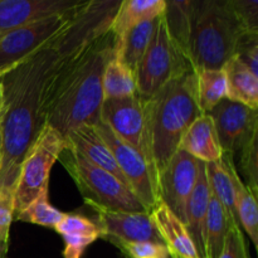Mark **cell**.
<instances>
[{"label":"cell","instance_id":"obj_16","mask_svg":"<svg viewBox=\"0 0 258 258\" xmlns=\"http://www.w3.org/2000/svg\"><path fill=\"white\" fill-rule=\"evenodd\" d=\"M178 150L185 151L202 163H213L223 156L213 118L209 113H202L184 133Z\"/></svg>","mask_w":258,"mask_h":258},{"label":"cell","instance_id":"obj_1","mask_svg":"<svg viewBox=\"0 0 258 258\" xmlns=\"http://www.w3.org/2000/svg\"><path fill=\"white\" fill-rule=\"evenodd\" d=\"M59 35L0 76L4 88L0 185H15L23 159L47 126L48 103L58 73L73 53L83 49H68Z\"/></svg>","mask_w":258,"mask_h":258},{"label":"cell","instance_id":"obj_17","mask_svg":"<svg viewBox=\"0 0 258 258\" xmlns=\"http://www.w3.org/2000/svg\"><path fill=\"white\" fill-rule=\"evenodd\" d=\"M211 188L206 173V163L202 164L198 180L186 204L185 227L196 246L199 258H206V224L208 216Z\"/></svg>","mask_w":258,"mask_h":258},{"label":"cell","instance_id":"obj_27","mask_svg":"<svg viewBox=\"0 0 258 258\" xmlns=\"http://www.w3.org/2000/svg\"><path fill=\"white\" fill-rule=\"evenodd\" d=\"M231 227L233 226L229 222L226 211L212 194L206 224V258H218Z\"/></svg>","mask_w":258,"mask_h":258},{"label":"cell","instance_id":"obj_28","mask_svg":"<svg viewBox=\"0 0 258 258\" xmlns=\"http://www.w3.org/2000/svg\"><path fill=\"white\" fill-rule=\"evenodd\" d=\"M64 216L66 213H62L49 203L48 196H42L19 212L15 218L25 223L54 228L64 218Z\"/></svg>","mask_w":258,"mask_h":258},{"label":"cell","instance_id":"obj_40","mask_svg":"<svg viewBox=\"0 0 258 258\" xmlns=\"http://www.w3.org/2000/svg\"><path fill=\"white\" fill-rule=\"evenodd\" d=\"M0 113H2V112H0Z\"/></svg>","mask_w":258,"mask_h":258},{"label":"cell","instance_id":"obj_5","mask_svg":"<svg viewBox=\"0 0 258 258\" xmlns=\"http://www.w3.org/2000/svg\"><path fill=\"white\" fill-rule=\"evenodd\" d=\"M58 160L72 176L86 203L95 211L149 212L127 185L112 174L93 165L68 144Z\"/></svg>","mask_w":258,"mask_h":258},{"label":"cell","instance_id":"obj_6","mask_svg":"<svg viewBox=\"0 0 258 258\" xmlns=\"http://www.w3.org/2000/svg\"><path fill=\"white\" fill-rule=\"evenodd\" d=\"M189 72H194L193 66L170 35L163 14L135 71L136 93L149 100L169 82Z\"/></svg>","mask_w":258,"mask_h":258},{"label":"cell","instance_id":"obj_25","mask_svg":"<svg viewBox=\"0 0 258 258\" xmlns=\"http://www.w3.org/2000/svg\"><path fill=\"white\" fill-rule=\"evenodd\" d=\"M194 4H196L194 0L166 2V8L164 12V18L168 24L170 35L180 47V49L185 53L186 57H188L189 39H190L191 24H193Z\"/></svg>","mask_w":258,"mask_h":258},{"label":"cell","instance_id":"obj_39","mask_svg":"<svg viewBox=\"0 0 258 258\" xmlns=\"http://www.w3.org/2000/svg\"><path fill=\"white\" fill-rule=\"evenodd\" d=\"M173 258H181V257H179V256H173Z\"/></svg>","mask_w":258,"mask_h":258},{"label":"cell","instance_id":"obj_18","mask_svg":"<svg viewBox=\"0 0 258 258\" xmlns=\"http://www.w3.org/2000/svg\"><path fill=\"white\" fill-rule=\"evenodd\" d=\"M151 218L173 256L181 258H199L196 246L189 236L186 227L161 199H158L150 211Z\"/></svg>","mask_w":258,"mask_h":258},{"label":"cell","instance_id":"obj_12","mask_svg":"<svg viewBox=\"0 0 258 258\" xmlns=\"http://www.w3.org/2000/svg\"><path fill=\"white\" fill-rule=\"evenodd\" d=\"M209 115L213 118L223 154L237 155L258 134V111L242 103L223 100Z\"/></svg>","mask_w":258,"mask_h":258},{"label":"cell","instance_id":"obj_11","mask_svg":"<svg viewBox=\"0 0 258 258\" xmlns=\"http://www.w3.org/2000/svg\"><path fill=\"white\" fill-rule=\"evenodd\" d=\"M202 164V161L185 151L176 150L164 170L159 174V199H161L183 223H185L186 204L198 180Z\"/></svg>","mask_w":258,"mask_h":258},{"label":"cell","instance_id":"obj_21","mask_svg":"<svg viewBox=\"0 0 258 258\" xmlns=\"http://www.w3.org/2000/svg\"><path fill=\"white\" fill-rule=\"evenodd\" d=\"M165 0H123L113 17L110 30L115 40L121 39L131 28L164 14Z\"/></svg>","mask_w":258,"mask_h":258},{"label":"cell","instance_id":"obj_20","mask_svg":"<svg viewBox=\"0 0 258 258\" xmlns=\"http://www.w3.org/2000/svg\"><path fill=\"white\" fill-rule=\"evenodd\" d=\"M223 71L227 81V100L258 111V76L236 55L223 66Z\"/></svg>","mask_w":258,"mask_h":258},{"label":"cell","instance_id":"obj_14","mask_svg":"<svg viewBox=\"0 0 258 258\" xmlns=\"http://www.w3.org/2000/svg\"><path fill=\"white\" fill-rule=\"evenodd\" d=\"M85 0H0V35L52 15L63 14Z\"/></svg>","mask_w":258,"mask_h":258},{"label":"cell","instance_id":"obj_38","mask_svg":"<svg viewBox=\"0 0 258 258\" xmlns=\"http://www.w3.org/2000/svg\"><path fill=\"white\" fill-rule=\"evenodd\" d=\"M3 160V141H2V133H0V168H2Z\"/></svg>","mask_w":258,"mask_h":258},{"label":"cell","instance_id":"obj_4","mask_svg":"<svg viewBox=\"0 0 258 258\" xmlns=\"http://www.w3.org/2000/svg\"><path fill=\"white\" fill-rule=\"evenodd\" d=\"M244 34L248 32L234 14L228 0L196 2L188 47V58L194 71L223 68L236 55Z\"/></svg>","mask_w":258,"mask_h":258},{"label":"cell","instance_id":"obj_15","mask_svg":"<svg viewBox=\"0 0 258 258\" xmlns=\"http://www.w3.org/2000/svg\"><path fill=\"white\" fill-rule=\"evenodd\" d=\"M66 141L71 148L75 149L90 163L112 174L113 176H116L118 180H121L130 188L122 171L120 170L117 163H116L112 151L108 148L107 144L102 140V138L98 135L95 125H82L75 128L68 134Z\"/></svg>","mask_w":258,"mask_h":258},{"label":"cell","instance_id":"obj_8","mask_svg":"<svg viewBox=\"0 0 258 258\" xmlns=\"http://www.w3.org/2000/svg\"><path fill=\"white\" fill-rule=\"evenodd\" d=\"M87 3L63 14L52 15L0 35V76L7 73L38 50L50 44L72 25L81 8Z\"/></svg>","mask_w":258,"mask_h":258},{"label":"cell","instance_id":"obj_32","mask_svg":"<svg viewBox=\"0 0 258 258\" xmlns=\"http://www.w3.org/2000/svg\"><path fill=\"white\" fill-rule=\"evenodd\" d=\"M55 232L60 236L66 234H82V236L101 237L100 228L95 222L78 214H66L64 218L54 227Z\"/></svg>","mask_w":258,"mask_h":258},{"label":"cell","instance_id":"obj_22","mask_svg":"<svg viewBox=\"0 0 258 258\" xmlns=\"http://www.w3.org/2000/svg\"><path fill=\"white\" fill-rule=\"evenodd\" d=\"M159 18L135 25L121 39L115 40V57L127 66L134 75L150 43L154 30L158 25Z\"/></svg>","mask_w":258,"mask_h":258},{"label":"cell","instance_id":"obj_2","mask_svg":"<svg viewBox=\"0 0 258 258\" xmlns=\"http://www.w3.org/2000/svg\"><path fill=\"white\" fill-rule=\"evenodd\" d=\"M113 55L115 37L108 30L73 53L58 73L48 103L47 125L64 139L75 128L100 121L103 70Z\"/></svg>","mask_w":258,"mask_h":258},{"label":"cell","instance_id":"obj_24","mask_svg":"<svg viewBox=\"0 0 258 258\" xmlns=\"http://www.w3.org/2000/svg\"><path fill=\"white\" fill-rule=\"evenodd\" d=\"M233 181L236 189V212L238 217L239 227L248 234L254 247H258V206L257 196L244 184L241 175L233 169Z\"/></svg>","mask_w":258,"mask_h":258},{"label":"cell","instance_id":"obj_31","mask_svg":"<svg viewBox=\"0 0 258 258\" xmlns=\"http://www.w3.org/2000/svg\"><path fill=\"white\" fill-rule=\"evenodd\" d=\"M130 258H173L168 247L154 242H115Z\"/></svg>","mask_w":258,"mask_h":258},{"label":"cell","instance_id":"obj_3","mask_svg":"<svg viewBox=\"0 0 258 258\" xmlns=\"http://www.w3.org/2000/svg\"><path fill=\"white\" fill-rule=\"evenodd\" d=\"M149 139L156 174L176 153L184 133L202 115L197 97L196 72H189L164 86L145 100Z\"/></svg>","mask_w":258,"mask_h":258},{"label":"cell","instance_id":"obj_34","mask_svg":"<svg viewBox=\"0 0 258 258\" xmlns=\"http://www.w3.org/2000/svg\"><path fill=\"white\" fill-rule=\"evenodd\" d=\"M218 258H251L243 232L239 227H231L227 233L223 248Z\"/></svg>","mask_w":258,"mask_h":258},{"label":"cell","instance_id":"obj_7","mask_svg":"<svg viewBox=\"0 0 258 258\" xmlns=\"http://www.w3.org/2000/svg\"><path fill=\"white\" fill-rule=\"evenodd\" d=\"M67 145L59 133L45 126L20 164L14 188V217L32 202L48 196L53 165Z\"/></svg>","mask_w":258,"mask_h":258},{"label":"cell","instance_id":"obj_26","mask_svg":"<svg viewBox=\"0 0 258 258\" xmlns=\"http://www.w3.org/2000/svg\"><path fill=\"white\" fill-rule=\"evenodd\" d=\"M103 100L128 97L136 93L135 75L113 55L105 66L102 75Z\"/></svg>","mask_w":258,"mask_h":258},{"label":"cell","instance_id":"obj_23","mask_svg":"<svg viewBox=\"0 0 258 258\" xmlns=\"http://www.w3.org/2000/svg\"><path fill=\"white\" fill-rule=\"evenodd\" d=\"M197 77V97L202 113L211 111L227 98V81L223 68L194 71Z\"/></svg>","mask_w":258,"mask_h":258},{"label":"cell","instance_id":"obj_9","mask_svg":"<svg viewBox=\"0 0 258 258\" xmlns=\"http://www.w3.org/2000/svg\"><path fill=\"white\" fill-rule=\"evenodd\" d=\"M100 121L105 122L123 143L135 149L156 174L149 139L145 100L138 93L122 98H106L101 106Z\"/></svg>","mask_w":258,"mask_h":258},{"label":"cell","instance_id":"obj_30","mask_svg":"<svg viewBox=\"0 0 258 258\" xmlns=\"http://www.w3.org/2000/svg\"><path fill=\"white\" fill-rule=\"evenodd\" d=\"M15 185H0V258H5L9 242V231L14 218Z\"/></svg>","mask_w":258,"mask_h":258},{"label":"cell","instance_id":"obj_29","mask_svg":"<svg viewBox=\"0 0 258 258\" xmlns=\"http://www.w3.org/2000/svg\"><path fill=\"white\" fill-rule=\"evenodd\" d=\"M258 134L248 141L246 146L238 153V168L246 180V185L254 196L258 193Z\"/></svg>","mask_w":258,"mask_h":258},{"label":"cell","instance_id":"obj_19","mask_svg":"<svg viewBox=\"0 0 258 258\" xmlns=\"http://www.w3.org/2000/svg\"><path fill=\"white\" fill-rule=\"evenodd\" d=\"M234 168H236L234 158L228 154H223L221 160L206 164V173L211 193L222 204L232 226L239 227L236 212V189L233 181Z\"/></svg>","mask_w":258,"mask_h":258},{"label":"cell","instance_id":"obj_10","mask_svg":"<svg viewBox=\"0 0 258 258\" xmlns=\"http://www.w3.org/2000/svg\"><path fill=\"white\" fill-rule=\"evenodd\" d=\"M95 127L112 151L116 163L127 180L131 190L150 212L159 199L158 176L155 171L135 149L123 143L105 122L98 121Z\"/></svg>","mask_w":258,"mask_h":258},{"label":"cell","instance_id":"obj_33","mask_svg":"<svg viewBox=\"0 0 258 258\" xmlns=\"http://www.w3.org/2000/svg\"><path fill=\"white\" fill-rule=\"evenodd\" d=\"M234 14L248 33L258 34V2L257 0H228Z\"/></svg>","mask_w":258,"mask_h":258},{"label":"cell","instance_id":"obj_13","mask_svg":"<svg viewBox=\"0 0 258 258\" xmlns=\"http://www.w3.org/2000/svg\"><path fill=\"white\" fill-rule=\"evenodd\" d=\"M97 227L101 237L111 242H154L164 243L150 212L128 213L97 209Z\"/></svg>","mask_w":258,"mask_h":258},{"label":"cell","instance_id":"obj_35","mask_svg":"<svg viewBox=\"0 0 258 258\" xmlns=\"http://www.w3.org/2000/svg\"><path fill=\"white\" fill-rule=\"evenodd\" d=\"M236 57L258 76V34L248 33L241 38L236 50Z\"/></svg>","mask_w":258,"mask_h":258},{"label":"cell","instance_id":"obj_36","mask_svg":"<svg viewBox=\"0 0 258 258\" xmlns=\"http://www.w3.org/2000/svg\"><path fill=\"white\" fill-rule=\"evenodd\" d=\"M64 241L63 256L64 258H81L83 252L90 244H92L97 236H82V234H66L62 236Z\"/></svg>","mask_w":258,"mask_h":258},{"label":"cell","instance_id":"obj_37","mask_svg":"<svg viewBox=\"0 0 258 258\" xmlns=\"http://www.w3.org/2000/svg\"><path fill=\"white\" fill-rule=\"evenodd\" d=\"M3 106H4V88H3L2 80H0V112L3 110Z\"/></svg>","mask_w":258,"mask_h":258}]
</instances>
